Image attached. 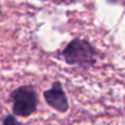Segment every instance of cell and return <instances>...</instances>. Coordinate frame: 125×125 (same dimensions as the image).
<instances>
[{"label":"cell","instance_id":"1","mask_svg":"<svg viewBox=\"0 0 125 125\" xmlns=\"http://www.w3.org/2000/svg\"><path fill=\"white\" fill-rule=\"evenodd\" d=\"M62 56L69 66L88 68L95 64L98 52L90 42L86 40L75 39L69 42L62 50Z\"/></svg>","mask_w":125,"mask_h":125},{"label":"cell","instance_id":"2","mask_svg":"<svg viewBox=\"0 0 125 125\" xmlns=\"http://www.w3.org/2000/svg\"><path fill=\"white\" fill-rule=\"evenodd\" d=\"M12 113L17 116L29 117L36 112L39 94L33 86H20L10 93Z\"/></svg>","mask_w":125,"mask_h":125},{"label":"cell","instance_id":"3","mask_svg":"<svg viewBox=\"0 0 125 125\" xmlns=\"http://www.w3.org/2000/svg\"><path fill=\"white\" fill-rule=\"evenodd\" d=\"M46 103L59 113H66L69 110V101L61 81H54L50 89L43 92Z\"/></svg>","mask_w":125,"mask_h":125},{"label":"cell","instance_id":"4","mask_svg":"<svg viewBox=\"0 0 125 125\" xmlns=\"http://www.w3.org/2000/svg\"><path fill=\"white\" fill-rule=\"evenodd\" d=\"M2 125H21V123L18 120L17 115H14L12 113V114L4 115L3 120H2Z\"/></svg>","mask_w":125,"mask_h":125},{"label":"cell","instance_id":"5","mask_svg":"<svg viewBox=\"0 0 125 125\" xmlns=\"http://www.w3.org/2000/svg\"><path fill=\"white\" fill-rule=\"evenodd\" d=\"M109 2H111V3H115V2H117V1H120V0H108Z\"/></svg>","mask_w":125,"mask_h":125},{"label":"cell","instance_id":"6","mask_svg":"<svg viewBox=\"0 0 125 125\" xmlns=\"http://www.w3.org/2000/svg\"><path fill=\"white\" fill-rule=\"evenodd\" d=\"M39 1H48V0H39Z\"/></svg>","mask_w":125,"mask_h":125},{"label":"cell","instance_id":"7","mask_svg":"<svg viewBox=\"0 0 125 125\" xmlns=\"http://www.w3.org/2000/svg\"><path fill=\"white\" fill-rule=\"evenodd\" d=\"M0 14H1V6H0Z\"/></svg>","mask_w":125,"mask_h":125}]
</instances>
